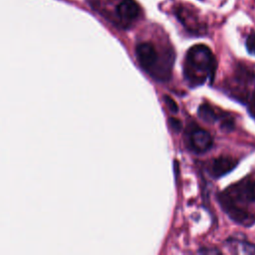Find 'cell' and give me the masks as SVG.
<instances>
[{
  "label": "cell",
  "instance_id": "obj_1",
  "mask_svg": "<svg viewBox=\"0 0 255 255\" xmlns=\"http://www.w3.org/2000/svg\"><path fill=\"white\" fill-rule=\"evenodd\" d=\"M218 202L233 221L246 226L252 225L255 214L249 207L255 203V179L246 177L231 184L218 194Z\"/></svg>",
  "mask_w": 255,
  "mask_h": 255
},
{
  "label": "cell",
  "instance_id": "obj_2",
  "mask_svg": "<svg viewBox=\"0 0 255 255\" xmlns=\"http://www.w3.org/2000/svg\"><path fill=\"white\" fill-rule=\"evenodd\" d=\"M215 70L216 60L207 46L197 44L187 51L183 63V76L189 87H198L212 80Z\"/></svg>",
  "mask_w": 255,
  "mask_h": 255
},
{
  "label": "cell",
  "instance_id": "obj_3",
  "mask_svg": "<svg viewBox=\"0 0 255 255\" xmlns=\"http://www.w3.org/2000/svg\"><path fill=\"white\" fill-rule=\"evenodd\" d=\"M135 54L140 67L151 78L160 82L169 80L173 65V55L170 51L161 54L152 43L140 42L136 45Z\"/></svg>",
  "mask_w": 255,
  "mask_h": 255
},
{
  "label": "cell",
  "instance_id": "obj_4",
  "mask_svg": "<svg viewBox=\"0 0 255 255\" xmlns=\"http://www.w3.org/2000/svg\"><path fill=\"white\" fill-rule=\"evenodd\" d=\"M186 138L188 147L197 153L207 151L213 144L211 134L196 125H191L188 127L186 131Z\"/></svg>",
  "mask_w": 255,
  "mask_h": 255
},
{
  "label": "cell",
  "instance_id": "obj_5",
  "mask_svg": "<svg viewBox=\"0 0 255 255\" xmlns=\"http://www.w3.org/2000/svg\"><path fill=\"white\" fill-rule=\"evenodd\" d=\"M175 15L181 24L193 34H202L205 32V25L199 20L197 14L188 5H178L175 8Z\"/></svg>",
  "mask_w": 255,
  "mask_h": 255
},
{
  "label": "cell",
  "instance_id": "obj_6",
  "mask_svg": "<svg viewBox=\"0 0 255 255\" xmlns=\"http://www.w3.org/2000/svg\"><path fill=\"white\" fill-rule=\"evenodd\" d=\"M139 6L134 0H121L116 7L118 24L124 28L128 27L139 16Z\"/></svg>",
  "mask_w": 255,
  "mask_h": 255
},
{
  "label": "cell",
  "instance_id": "obj_7",
  "mask_svg": "<svg viewBox=\"0 0 255 255\" xmlns=\"http://www.w3.org/2000/svg\"><path fill=\"white\" fill-rule=\"evenodd\" d=\"M198 116L200 119H202L207 123H215L217 121H220L221 128L226 131L233 128V119L230 118L228 114L221 113L218 116L215 110L207 104H202L198 108Z\"/></svg>",
  "mask_w": 255,
  "mask_h": 255
},
{
  "label": "cell",
  "instance_id": "obj_8",
  "mask_svg": "<svg viewBox=\"0 0 255 255\" xmlns=\"http://www.w3.org/2000/svg\"><path fill=\"white\" fill-rule=\"evenodd\" d=\"M238 161L236 158L228 155H221L211 160L208 166V172L212 177H221L235 168Z\"/></svg>",
  "mask_w": 255,
  "mask_h": 255
},
{
  "label": "cell",
  "instance_id": "obj_9",
  "mask_svg": "<svg viewBox=\"0 0 255 255\" xmlns=\"http://www.w3.org/2000/svg\"><path fill=\"white\" fill-rule=\"evenodd\" d=\"M227 246L231 253L235 254H255V245L243 240L230 238L227 241Z\"/></svg>",
  "mask_w": 255,
  "mask_h": 255
},
{
  "label": "cell",
  "instance_id": "obj_10",
  "mask_svg": "<svg viewBox=\"0 0 255 255\" xmlns=\"http://www.w3.org/2000/svg\"><path fill=\"white\" fill-rule=\"evenodd\" d=\"M246 48L248 52L255 56V32H252L246 39Z\"/></svg>",
  "mask_w": 255,
  "mask_h": 255
},
{
  "label": "cell",
  "instance_id": "obj_11",
  "mask_svg": "<svg viewBox=\"0 0 255 255\" xmlns=\"http://www.w3.org/2000/svg\"><path fill=\"white\" fill-rule=\"evenodd\" d=\"M164 102H165L166 106L168 107V109H169L171 112H173V113H176V112H177L178 108H177L175 102H174L171 98H169L168 96H164Z\"/></svg>",
  "mask_w": 255,
  "mask_h": 255
},
{
  "label": "cell",
  "instance_id": "obj_12",
  "mask_svg": "<svg viewBox=\"0 0 255 255\" xmlns=\"http://www.w3.org/2000/svg\"><path fill=\"white\" fill-rule=\"evenodd\" d=\"M249 111H250V114H252L253 116H255V89L253 90L252 96H251V99H250Z\"/></svg>",
  "mask_w": 255,
  "mask_h": 255
},
{
  "label": "cell",
  "instance_id": "obj_13",
  "mask_svg": "<svg viewBox=\"0 0 255 255\" xmlns=\"http://www.w3.org/2000/svg\"><path fill=\"white\" fill-rule=\"evenodd\" d=\"M198 252L202 253V254H206V253H208V254H220L221 253V251L217 250V249H205V248L199 250Z\"/></svg>",
  "mask_w": 255,
  "mask_h": 255
},
{
  "label": "cell",
  "instance_id": "obj_14",
  "mask_svg": "<svg viewBox=\"0 0 255 255\" xmlns=\"http://www.w3.org/2000/svg\"><path fill=\"white\" fill-rule=\"evenodd\" d=\"M170 120V124H171V128H173L174 129L178 130L180 129V122L175 120V119H169Z\"/></svg>",
  "mask_w": 255,
  "mask_h": 255
}]
</instances>
